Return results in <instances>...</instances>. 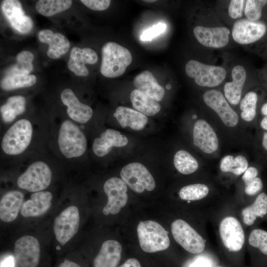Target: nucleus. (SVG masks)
<instances>
[{"label":"nucleus","mask_w":267,"mask_h":267,"mask_svg":"<svg viewBox=\"0 0 267 267\" xmlns=\"http://www.w3.org/2000/svg\"><path fill=\"white\" fill-rule=\"evenodd\" d=\"M206 106L214 114L216 121L211 122L219 135L222 133L225 136L240 134L245 129L238 112L229 103L223 93L217 89L206 90L202 96ZM246 128V127H245Z\"/></svg>","instance_id":"1"},{"label":"nucleus","mask_w":267,"mask_h":267,"mask_svg":"<svg viewBox=\"0 0 267 267\" xmlns=\"http://www.w3.org/2000/svg\"><path fill=\"white\" fill-rule=\"evenodd\" d=\"M231 34L237 44L257 54L267 57V21H252L241 18L235 22Z\"/></svg>","instance_id":"2"},{"label":"nucleus","mask_w":267,"mask_h":267,"mask_svg":"<svg viewBox=\"0 0 267 267\" xmlns=\"http://www.w3.org/2000/svg\"><path fill=\"white\" fill-rule=\"evenodd\" d=\"M101 74L107 78H116L122 75L132 61L130 51L118 44L109 42L101 49Z\"/></svg>","instance_id":"3"},{"label":"nucleus","mask_w":267,"mask_h":267,"mask_svg":"<svg viewBox=\"0 0 267 267\" xmlns=\"http://www.w3.org/2000/svg\"><path fill=\"white\" fill-rule=\"evenodd\" d=\"M194 145L209 158L217 157L221 150L219 134L215 127L207 118L195 121L192 130Z\"/></svg>","instance_id":"4"},{"label":"nucleus","mask_w":267,"mask_h":267,"mask_svg":"<svg viewBox=\"0 0 267 267\" xmlns=\"http://www.w3.org/2000/svg\"><path fill=\"white\" fill-rule=\"evenodd\" d=\"M59 150L68 159L82 156L86 151L87 141L79 128L70 120L61 125L58 136Z\"/></svg>","instance_id":"5"},{"label":"nucleus","mask_w":267,"mask_h":267,"mask_svg":"<svg viewBox=\"0 0 267 267\" xmlns=\"http://www.w3.org/2000/svg\"><path fill=\"white\" fill-rule=\"evenodd\" d=\"M137 232L140 246L145 252L154 253L164 250L170 246L168 232L155 221L139 222Z\"/></svg>","instance_id":"6"},{"label":"nucleus","mask_w":267,"mask_h":267,"mask_svg":"<svg viewBox=\"0 0 267 267\" xmlns=\"http://www.w3.org/2000/svg\"><path fill=\"white\" fill-rule=\"evenodd\" d=\"M32 134L33 127L30 121L27 119L16 121L2 137L1 148L3 151L9 155L21 154L29 146Z\"/></svg>","instance_id":"7"},{"label":"nucleus","mask_w":267,"mask_h":267,"mask_svg":"<svg viewBox=\"0 0 267 267\" xmlns=\"http://www.w3.org/2000/svg\"><path fill=\"white\" fill-rule=\"evenodd\" d=\"M186 75L193 78L198 86L212 89L220 85L226 76L222 66L203 63L198 60H189L185 65Z\"/></svg>","instance_id":"8"},{"label":"nucleus","mask_w":267,"mask_h":267,"mask_svg":"<svg viewBox=\"0 0 267 267\" xmlns=\"http://www.w3.org/2000/svg\"><path fill=\"white\" fill-rule=\"evenodd\" d=\"M52 173L44 162L38 161L31 164L17 179L18 186L32 192L46 188L51 180Z\"/></svg>","instance_id":"9"},{"label":"nucleus","mask_w":267,"mask_h":267,"mask_svg":"<svg viewBox=\"0 0 267 267\" xmlns=\"http://www.w3.org/2000/svg\"><path fill=\"white\" fill-rule=\"evenodd\" d=\"M121 178L136 193L144 190L152 191L156 186L155 180L148 169L142 164L133 162L125 166L121 171Z\"/></svg>","instance_id":"10"},{"label":"nucleus","mask_w":267,"mask_h":267,"mask_svg":"<svg viewBox=\"0 0 267 267\" xmlns=\"http://www.w3.org/2000/svg\"><path fill=\"white\" fill-rule=\"evenodd\" d=\"M171 231L176 242L187 252L198 254L204 251L205 240L185 221L181 219L174 221Z\"/></svg>","instance_id":"11"},{"label":"nucleus","mask_w":267,"mask_h":267,"mask_svg":"<svg viewBox=\"0 0 267 267\" xmlns=\"http://www.w3.org/2000/svg\"><path fill=\"white\" fill-rule=\"evenodd\" d=\"M80 214L75 206L65 209L54 219L53 231L57 241L64 245L77 233L80 224Z\"/></svg>","instance_id":"12"},{"label":"nucleus","mask_w":267,"mask_h":267,"mask_svg":"<svg viewBox=\"0 0 267 267\" xmlns=\"http://www.w3.org/2000/svg\"><path fill=\"white\" fill-rule=\"evenodd\" d=\"M265 92L261 87H256L242 96L238 106V114L246 128L257 129L259 107Z\"/></svg>","instance_id":"13"},{"label":"nucleus","mask_w":267,"mask_h":267,"mask_svg":"<svg viewBox=\"0 0 267 267\" xmlns=\"http://www.w3.org/2000/svg\"><path fill=\"white\" fill-rule=\"evenodd\" d=\"M103 189L108 197L107 203L102 210L103 214H118L127 203V184L122 178L112 177L105 181Z\"/></svg>","instance_id":"14"},{"label":"nucleus","mask_w":267,"mask_h":267,"mask_svg":"<svg viewBox=\"0 0 267 267\" xmlns=\"http://www.w3.org/2000/svg\"><path fill=\"white\" fill-rule=\"evenodd\" d=\"M14 255L20 267H37L40 258V246L37 238L25 235L14 244Z\"/></svg>","instance_id":"15"},{"label":"nucleus","mask_w":267,"mask_h":267,"mask_svg":"<svg viewBox=\"0 0 267 267\" xmlns=\"http://www.w3.org/2000/svg\"><path fill=\"white\" fill-rule=\"evenodd\" d=\"M219 231L224 246L230 251H240L244 243L245 235L242 225L235 217L228 216L220 222Z\"/></svg>","instance_id":"16"},{"label":"nucleus","mask_w":267,"mask_h":267,"mask_svg":"<svg viewBox=\"0 0 267 267\" xmlns=\"http://www.w3.org/2000/svg\"><path fill=\"white\" fill-rule=\"evenodd\" d=\"M194 35L201 45L209 48H221L229 43L230 30L224 26L198 25L193 30Z\"/></svg>","instance_id":"17"},{"label":"nucleus","mask_w":267,"mask_h":267,"mask_svg":"<svg viewBox=\"0 0 267 267\" xmlns=\"http://www.w3.org/2000/svg\"><path fill=\"white\" fill-rule=\"evenodd\" d=\"M1 7L6 19L16 31L22 34H27L32 30L33 26L32 20L25 14L19 0H3Z\"/></svg>","instance_id":"18"},{"label":"nucleus","mask_w":267,"mask_h":267,"mask_svg":"<svg viewBox=\"0 0 267 267\" xmlns=\"http://www.w3.org/2000/svg\"><path fill=\"white\" fill-rule=\"evenodd\" d=\"M231 74L232 80L224 84L222 93L232 107L238 106L242 97L247 72L242 65H237L233 67Z\"/></svg>","instance_id":"19"},{"label":"nucleus","mask_w":267,"mask_h":267,"mask_svg":"<svg viewBox=\"0 0 267 267\" xmlns=\"http://www.w3.org/2000/svg\"><path fill=\"white\" fill-rule=\"evenodd\" d=\"M63 103L68 107L67 113L73 120L86 123L91 118L93 111L88 105L81 103L70 89H65L61 93Z\"/></svg>","instance_id":"20"},{"label":"nucleus","mask_w":267,"mask_h":267,"mask_svg":"<svg viewBox=\"0 0 267 267\" xmlns=\"http://www.w3.org/2000/svg\"><path fill=\"white\" fill-rule=\"evenodd\" d=\"M97 60V55L93 49L88 47L80 48L75 46L70 51L68 67L77 76H87L89 72L86 64H93Z\"/></svg>","instance_id":"21"},{"label":"nucleus","mask_w":267,"mask_h":267,"mask_svg":"<svg viewBox=\"0 0 267 267\" xmlns=\"http://www.w3.org/2000/svg\"><path fill=\"white\" fill-rule=\"evenodd\" d=\"M128 143L127 137L117 130L108 129L101 133L99 137L95 138L92 144L93 153L98 157L108 154L113 147H121Z\"/></svg>","instance_id":"22"},{"label":"nucleus","mask_w":267,"mask_h":267,"mask_svg":"<svg viewBox=\"0 0 267 267\" xmlns=\"http://www.w3.org/2000/svg\"><path fill=\"white\" fill-rule=\"evenodd\" d=\"M22 205L20 214L24 217H33L45 214L51 207L52 195L47 191L35 192Z\"/></svg>","instance_id":"23"},{"label":"nucleus","mask_w":267,"mask_h":267,"mask_svg":"<svg viewBox=\"0 0 267 267\" xmlns=\"http://www.w3.org/2000/svg\"><path fill=\"white\" fill-rule=\"evenodd\" d=\"M122 251L121 244L115 240L104 241L93 260V267H116Z\"/></svg>","instance_id":"24"},{"label":"nucleus","mask_w":267,"mask_h":267,"mask_svg":"<svg viewBox=\"0 0 267 267\" xmlns=\"http://www.w3.org/2000/svg\"><path fill=\"white\" fill-rule=\"evenodd\" d=\"M40 41L47 44V56L52 59H57L66 53L70 47L67 38L59 33H54L48 29L41 31L38 34Z\"/></svg>","instance_id":"25"},{"label":"nucleus","mask_w":267,"mask_h":267,"mask_svg":"<svg viewBox=\"0 0 267 267\" xmlns=\"http://www.w3.org/2000/svg\"><path fill=\"white\" fill-rule=\"evenodd\" d=\"M24 196L18 190L10 191L6 193L0 202V219L5 222L13 221L20 211Z\"/></svg>","instance_id":"26"},{"label":"nucleus","mask_w":267,"mask_h":267,"mask_svg":"<svg viewBox=\"0 0 267 267\" xmlns=\"http://www.w3.org/2000/svg\"><path fill=\"white\" fill-rule=\"evenodd\" d=\"M133 83L137 89L157 101L162 100L165 95L164 88L149 71H144L137 75Z\"/></svg>","instance_id":"27"},{"label":"nucleus","mask_w":267,"mask_h":267,"mask_svg":"<svg viewBox=\"0 0 267 267\" xmlns=\"http://www.w3.org/2000/svg\"><path fill=\"white\" fill-rule=\"evenodd\" d=\"M114 116L122 128L129 127L135 131L142 130L148 122L145 115L135 109L124 106H119Z\"/></svg>","instance_id":"28"},{"label":"nucleus","mask_w":267,"mask_h":267,"mask_svg":"<svg viewBox=\"0 0 267 267\" xmlns=\"http://www.w3.org/2000/svg\"><path fill=\"white\" fill-rule=\"evenodd\" d=\"M249 165L248 159L244 155L227 154L221 159L219 169L222 173L239 176L242 175Z\"/></svg>","instance_id":"29"},{"label":"nucleus","mask_w":267,"mask_h":267,"mask_svg":"<svg viewBox=\"0 0 267 267\" xmlns=\"http://www.w3.org/2000/svg\"><path fill=\"white\" fill-rule=\"evenodd\" d=\"M130 97L134 109L145 115L153 116L158 113L161 109L158 101L137 89L132 91Z\"/></svg>","instance_id":"30"},{"label":"nucleus","mask_w":267,"mask_h":267,"mask_svg":"<svg viewBox=\"0 0 267 267\" xmlns=\"http://www.w3.org/2000/svg\"><path fill=\"white\" fill-rule=\"evenodd\" d=\"M267 214V194L262 192L251 205L242 211L243 221L247 225L254 224L257 218H263Z\"/></svg>","instance_id":"31"},{"label":"nucleus","mask_w":267,"mask_h":267,"mask_svg":"<svg viewBox=\"0 0 267 267\" xmlns=\"http://www.w3.org/2000/svg\"><path fill=\"white\" fill-rule=\"evenodd\" d=\"M25 98L21 95L9 97L5 104L1 106L0 113L3 121L12 122L16 117L25 110Z\"/></svg>","instance_id":"32"},{"label":"nucleus","mask_w":267,"mask_h":267,"mask_svg":"<svg viewBox=\"0 0 267 267\" xmlns=\"http://www.w3.org/2000/svg\"><path fill=\"white\" fill-rule=\"evenodd\" d=\"M173 162L177 170L183 175L191 174L199 168L197 160L185 150H179L176 152Z\"/></svg>","instance_id":"33"},{"label":"nucleus","mask_w":267,"mask_h":267,"mask_svg":"<svg viewBox=\"0 0 267 267\" xmlns=\"http://www.w3.org/2000/svg\"><path fill=\"white\" fill-rule=\"evenodd\" d=\"M34 57L29 51H22L16 56L17 62L6 71V76L27 75L33 70L32 61Z\"/></svg>","instance_id":"34"},{"label":"nucleus","mask_w":267,"mask_h":267,"mask_svg":"<svg viewBox=\"0 0 267 267\" xmlns=\"http://www.w3.org/2000/svg\"><path fill=\"white\" fill-rule=\"evenodd\" d=\"M244 13L250 21H267V0H246Z\"/></svg>","instance_id":"35"},{"label":"nucleus","mask_w":267,"mask_h":267,"mask_svg":"<svg viewBox=\"0 0 267 267\" xmlns=\"http://www.w3.org/2000/svg\"><path fill=\"white\" fill-rule=\"evenodd\" d=\"M72 3L69 0H40L36 5L37 11L44 16H51L70 7Z\"/></svg>","instance_id":"36"},{"label":"nucleus","mask_w":267,"mask_h":267,"mask_svg":"<svg viewBox=\"0 0 267 267\" xmlns=\"http://www.w3.org/2000/svg\"><path fill=\"white\" fill-rule=\"evenodd\" d=\"M36 81L32 75L6 76L1 81L0 87L5 90L27 88L35 85Z\"/></svg>","instance_id":"37"},{"label":"nucleus","mask_w":267,"mask_h":267,"mask_svg":"<svg viewBox=\"0 0 267 267\" xmlns=\"http://www.w3.org/2000/svg\"><path fill=\"white\" fill-rule=\"evenodd\" d=\"M209 192V187L203 183L185 185L179 190L180 198L185 200H198L206 197Z\"/></svg>","instance_id":"38"},{"label":"nucleus","mask_w":267,"mask_h":267,"mask_svg":"<svg viewBox=\"0 0 267 267\" xmlns=\"http://www.w3.org/2000/svg\"><path fill=\"white\" fill-rule=\"evenodd\" d=\"M252 143L258 162L267 165V132L257 130Z\"/></svg>","instance_id":"39"},{"label":"nucleus","mask_w":267,"mask_h":267,"mask_svg":"<svg viewBox=\"0 0 267 267\" xmlns=\"http://www.w3.org/2000/svg\"><path fill=\"white\" fill-rule=\"evenodd\" d=\"M248 242L257 249L261 254L267 256V231L261 229H255L250 232Z\"/></svg>","instance_id":"40"},{"label":"nucleus","mask_w":267,"mask_h":267,"mask_svg":"<svg viewBox=\"0 0 267 267\" xmlns=\"http://www.w3.org/2000/svg\"><path fill=\"white\" fill-rule=\"evenodd\" d=\"M256 130L267 132V93L266 91L259 107Z\"/></svg>","instance_id":"41"},{"label":"nucleus","mask_w":267,"mask_h":267,"mask_svg":"<svg viewBox=\"0 0 267 267\" xmlns=\"http://www.w3.org/2000/svg\"><path fill=\"white\" fill-rule=\"evenodd\" d=\"M246 0H231L228 6V13L230 18L237 19L241 18L244 11Z\"/></svg>","instance_id":"42"},{"label":"nucleus","mask_w":267,"mask_h":267,"mask_svg":"<svg viewBox=\"0 0 267 267\" xmlns=\"http://www.w3.org/2000/svg\"><path fill=\"white\" fill-rule=\"evenodd\" d=\"M166 25L161 22L154 25L151 28L144 31L140 36V39L143 41H151L166 29Z\"/></svg>","instance_id":"43"},{"label":"nucleus","mask_w":267,"mask_h":267,"mask_svg":"<svg viewBox=\"0 0 267 267\" xmlns=\"http://www.w3.org/2000/svg\"><path fill=\"white\" fill-rule=\"evenodd\" d=\"M263 186L262 179L258 177L251 181L245 184L244 191L247 195L254 196L262 192Z\"/></svg>","instance_id":"44"},{"label":"nucleus","mask_w":267,"mask_h":267,"mask_svg":"<svg viewBox=\"0 0 267 267\" xmlns=\"http://www.w3.org/2000/svg\"><path fill=\"white\" fill-rule=\"evenodd\" d=\"M81 1L88 8L98 11L107 9L111 3L109 0H81Z\"/></svg>","instance_id":"45"},{"label":"nucleus","mask_w":267,"mask_h":267,"mask_svg":"<svg viewBox=\"0 0 267 267\" xmlns=\"http://www.w3.org/2000/svg\"><path fill=\"white\" fill-rule=\"evenodd\" d=\"M259 174L260 170L257 164L249 165L247 170L242 174L241 179L245 184L259 177Z\"/></svg>","instance_id":"46"},{"label":"nucleus","mask_w":267,"mask_h":267,"mask_svg":"<svg viewBox=\"0 0 267 267\" xmlns=\"http://www.w3.org/2000/svg\"><path fill=\"white\" fill-rule=\"evenodd\" d=\"M258 77L261 88L265 90H267V64L259 71Z\"/></svg>","instance_id":"47"},{"label":"nucleus","mask_w":267,"mask_h":267,"mask_svg":"<svg viewBox=\"0 0 267 267\" xmlns=\"http://www.w3.org/2000/svg\"><path fill=\"white\" fill-rule=\"evenodd\" d=\"M14 259L12 256L5 257L0 262V267H14Z\"/></svg>","instance_id":"48"},{"label":"nucleus","mask_w":267,"mask_h":267,"mask_svg":"<svg viewBox=\"0 0 267 267\" xmlns=\"http://www.w3.org/2000/svg\"><path fill=\"white\" fill-rule=\"evenodd\" d=\"M119 267H141V265L137 259L131 258L127 260Z\"/></svg>","instance_id":"49"},{"label":"nucleus","mask_w":267,"mask_h":267,"mask_svg":"<svg viewBox=\"0 0 267 267\" xmlns=\"http://www.w3.org/2000/svg\"><path fill=\"white\" fill-rule=\"evenodd\" d=\"M190 267H210V266L204 260H200L193 263Z\"/></svg>","instance_id":"50"},{"label":"nucleus","mask_w":267,"mask_h":267,"mask_svg":"<svg viewBox=\"0 0 267 267\" xmlns=\"http://www.w3.org/2000/svg\"><path fill=\"white\" fill-rule=\"evenodd\" d=\"M58 267H81L78 264L67 260H65Z\"/></svg>","instance_id":"51"},{"label":"nucleus","mask_w":267,"mask_h":267,"mask_svg":"<svg viewBox=\"0 0 267 267\" xmlns=\"http://www.w3.org/2000/svg\"><path fill=\"white\" fill-rule=\"evenodd\" d=\"M143 1L146 2H154L156 1V0H145Z\"/></svg>","instance_id":"52"},{"label":"nucleus","mask_w":267,"mask_h":267,"mask_svg":"<svg viewBox=\"0 0 267 267\" xmlns=\"http://www.w3.org/2000/svg\"><path fill=\"white\" fill-rule=\"evenodd\" d=\"M166 88H167L168 89H170L171 87H170V85H168L167 86Z\"/></svg>","instance_id":"53"},{"label":"nucleus","mask_w":267,"mask_h":267,"mask_svg":"<svg viewBox=\"0 0 267 267\" xmlns=\"http://www.w3.org/2000/svg\"></svg>","instance_id":"54"}]
</instances>
